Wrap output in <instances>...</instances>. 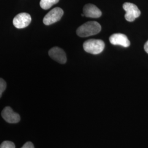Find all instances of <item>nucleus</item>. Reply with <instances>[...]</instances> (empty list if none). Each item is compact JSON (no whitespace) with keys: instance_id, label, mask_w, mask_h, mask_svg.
Returning <instances> with one entry per match:
<instances>
[{"instance_id":"f257e3e1","label":"nucleus","mask_w":148,"mask_h":148,"mask_svg":"<svg viewBox=\"0 0 148 148\" xmlns=\"http://www.w3.org/2000/svg\"><path fill=\"white\" fill-rule=\"evenodd\" d=\"M101 25L97 21H88L77 29V35L81 37H88L98 34L101 31Z\"/></svg>"},{"instance_id":"f03ea898","label":"nucleus","mask_w":148,"mask_h":148,"mask_svg":"<svg viewBox=\"0 0 148 148\" xmlns=\"http://www.w3.org/2000/svg\"><path fill=\"white\" fill-rule=\"evenodd\" d=\"M84 49L87 53L98 54L103 52L105 47V43L101 40L90 39L85 41L83 45Z\"/></svg>"},{"instance_id":"7ed1b4c3","label":"nucleus","mask_w":148,"mask_h":148,"mask_svg":"<svg viewBox=\"0 0 148 148\" xmlns=\"http://www.w3.org/2000/svg\"><path fill=\"white\" fill-rule=\"evenodd\" d=\"M64 14L63 10L59 7H56L49 11L47 14L45 16L43 22L44 24L49 25L53 24L57 21H59Z\"/></svg>"},{"instance_id":"20e7f679","label":"nucleus","mask_w":148,"mask_h":148,"mask_svg":"<svg viewBox=\"0 0 148 148\" xmlns=\"http://www.w3.org/2000/svg\"><path fill=\"white\" fill-rule=\"evenodd\" d=\"M123 8L126 12L125 17L128 21H133L140 15V11L137 6L132 3H125L123 5Z\"/></svg>"},{"instance_id":"39448f33","label":"nucleus","mask_w":148,"mask_h":148,"mask_svg":"<svg viewBox=\"0 0 148 148\" xmlns=\"http://www.w3.org/2000/svg\"><path fill=\"white\" fill-rule=\"evenodd\" d=\"M32 21V17L27 13H21L14 18L13 24L17 29H23L29 25Z\"/></svg>"},{"instance_id":"423d86ee","label":"nucleus","mask_w":148,"mask_h":148,"mask_svg":"<svg viewBox=\"0 0 148 148\" xmlns=\"http://www.w3.org/2000/svg\"><path fill=\"white\" fill-rule=\"evenodd\" d=\"M1 115L5 121L10 123H16L20 121L21 117L18 114L14 112L10 106H7L1 112Z\"/></svg>"},{"instance_id":"0eeeda50","label":"nucleus","mask_w":148,"mask_h":148,"mask_svg":"<svg viewBox=\"0 0 148 148\" xmlns=\"http://www.w3.org/2000/svg\"><path fill=\"white\" fill-rule=\"evenodd\" d=\"M49 56L54 60L60 64H65L66 62V56L63 50L58 47H54L49 51Z\"/></svg>"},{"instance_id":"6e6552de","label":"nucleus","mask_w":148,"mask_h":148,"mask_svg":"<svg viewBox=\"0 0 148 148\" xmlns=\"http://www.w3.org/2000/svg\"><path fill=\"white\" fill-rule=\"evenodd\" d=\"M109 41L114 45H119L124 47H128L130 45V41L127 36L122 34H114L109 37Z\"/></svg>"},{"instance_id":"1a4fd4ad","label":"nucleus","mask_w":148,"mask_h":148,"mask_svg":"<svg viewBox=\"0 0 148 148\" xmlns=\"http://www.w3.org/2000/svg\"><path fill=\"white\" fill-rule=\"evenodd\" d=\"M84 14L86 17L98 18L101 16V10L95 5L92 4L86 5L83 9Z\"/></svg>"},{"instance_id":"9d476101","label":"nucleus","mask_w":148,"mask_h":148,"mask_svg":"<svg viewBox=\"0 0 148 148\" xmlns=\"http://www.w3.org/2000/svg\"><path fill=\"white\" fill-rule=\"evenodd\" d=\"M59 0H41L40 5L43 10H48L54 5L57 4Z\"/></svg>"},{"instance_id":"9b49d317","label":"nucleus","mask_w":148,"mask_h":148,"mask_svg":"<svg viewBox=\"0 0 148 148\" xmlns=\"http://www.w3.org/2000/svg\"><path fill=\"white\" fill-rule=\"evenodd\" d=\"M0 148H16L15 144L12 142L5 141L0 145Z\"/></svg>"},{"instance_id":"f8f14e48","label":"nucleus","mask_w":148,"mask_h":148,"mask_svg":"<svg viewBox=\"0 0 148 148\" xmlns=\"http://www.w3.org/2000/svg\"><path fill=\"white\" fill-rule=\"evenodd\" d=\"M7 84L5 81L1 78H0V98L2 95L3 92L5 90Z\"/></svg>"},{"instance_id":"ddd939ff","label":"nucleus","mask_w":148,"mask_h":148,"mask_svg":"<svg viewBox=\"0 0 148 148\" xmlns=\"http://www.w3.org/2000/svg\"><path fill=\"white\" fill-rule=\"evenodd\" d=\"M21 148H34V146L32 142H28L24 144V145Z\"/></svg>"},{"instance_id":"4468645a","label":"nucleus","mask_w":148,"mask_h":148,"mask_svg":"<svg viewBox=\"0 0 148 148\" xmlns=\"http://www.w3.org/2000/svg\"><path fill=\"white\" fill-rule=\"evenodd\" d=\"M144 48V49H145V52H146L147 53H148V41H147V42L145 43Z\"/></svg>"},{"instance_id":"2eb2a0df","label":"nucleus","mask_w":148,"mask_h":148,"mask_svg":"<svg viewBox=\"0 0 148 148\" xmlns=\"http://www.w3.org/2000/svg\"><path fill=\"white\" fill-rule=\"evenodd\" d=\"M81 16H84V14H81Z\"/></svg>"}]
</instances>
